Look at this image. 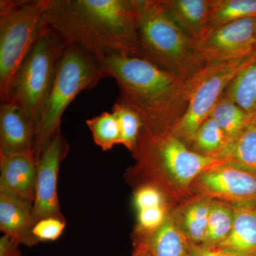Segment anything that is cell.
Wrapping results in <instances>:
<instances>
[{"mask_svg": "<svg viewBox=\"0 0 256 256\" xmlns=\"http://www.w3.org/2000/svg\"><path fill=\"white\" fill-rule=\"evenodd\" d=\"M42 22L64 43L77 45L95 57L144 58L134 0H50Z\"/></svg>", "mask_w": 256, "mask_h": 256, "instance_id": "cell-1", "label": "cell"}, {"mask_svg": "<svg viewBox=\"0 0 256 256\" xmlns=\"http://www.w3.org/2000/svg\"><path fill=\"white\" fill-rule=\"evenodd\" d=\"M96 58L117 82L119 100L138 112L143 128L170 131L182 118L190 99V80L140 57L112 54Z\"/></svg>", "mask_w": 256, "mask_h": 256, "instance_id": "cell-2", "label": "cell"}, {"mask_svg": "<svg viewBox=\"0 0 256 256\" xmlns=\"http://www.w3.org/2000/svg\"><path fill=\"white\" fill-rule=\"evenodd\" d=\"M136 164L124 175L134 188L151 184L163 192L170 210L195 196L194 182L220 162L200 156L170 131L142 128L132 153Z\"/></svg>", "mask_w": 256, "mask_h": 256, "instance_id": "cell-3", "label": "cell"}, {"mask_svg": "<svg viewBox=\"0 0 256 256\" xmlns=\"http://www.w3.org/2000/svg\"><path fill=\"white\" fill-rule=\"evenodd\" d=\"M138 43L146 60L184 80L205 66L197 42L170 16L162 0H134Z\"/></svg>", "mask_w": 256, "mask_h": 256, "instance_id": "cell-4", "label": "cell"}, {"mask_svg": "<svg viewBox=\"0 0 256 256\" xmlns=\"http://www.w3.org/2000/svg\"><path fill=\"white\" fill-rule=\"evenodd\" d=\"M109 78L94 56L68 44L60 58L53 86L36 126V163L54 136L60 130L62 116L69 104L84 90L94 88Z\"/></svg>", "mask_w": 256, "mask_h": 256, "instance_id": "cell-5", "label": "cell"}, {"mask_svg": "<svg viewBox=\"0 0 256 256\" xmlns=\"http://www.w3.org/2000/svg\"><path fill=\"white\" fill-rule=\"evenodd\" d=\"M50 0L0 1V99L8 102L20 66L38 36Z\"/></svg>", "mask_w": 256, "mask_h": 256, "instance_id": "cell-6", "label": "cell"}, {"mask_svg": "<svg viewBox=\"0 0 256 256\" xmlns=\"http://www.w3.org/2000/svg\"><path fill=\"white\" fill-rule=\"evenodd\" d=\"M66 45L42 22L38 36L15 77L9 101L20 106L36 127Z\"/></svg>", "mask_w": 256, "mask_h": 256, "instance_id": "cell-7", "label": "cell"}, {"mask_svg": "<svg viewBox=\"0 0 256 256\" xmlns=\"http://www.w3.org/2000/svg\"><path fill=\"white\" fill-rule=\"evenodd\" d=\"M250 56L208 64L188 79L190 92L188 109L170 132L188 146L198 128L210 117L217 101Z\"/></svg>", "mask_w": 256, "mask_h": 256, "instance_id": "cell-8", "label": "cell"}, {"mask_svg": "<svg viewBox=\"0 0 256 256\" xmlns=\"http://www.w3.org/2000/svg\"><path fill=\"white\" fill-rule=\"evenodd\" d=\"M195 195L230 204H256V172L222 161L194 182Z\"/></svg>", "mask_w": 256, "mask_h": 256, "instance_id": "cell-9", "label": "cell"}, {"mask_svg": "<svg viewBox=\"0 0 256 256\" xmlns=\"http://www.w3.org/2000/svg\"><path fill=\"white\" fill-rule=\"evenodd\" d=\"M197 47L205 66L250 56L256 50V18L210 28Z\"/></svg>", "mask_w": 256, "mask_h": 256, "instance_id": "cell-10", "label": "cell"}, {"mask_svg": "<svg viewBox=\"0 0 256 256\" xmlns=\"http://www.w3.org/2000/svg\"><path fill=\"white\" fill-rule=\"evenodd\" d=\"M70 146L58 131L37 162L36 196L33 204L35 222L46 218L65 220L60 210L57 182L60 163L68 154Z\"/></svg>", "mask_w": 256, "mask_h": 256, "instance_id": "cell-11", "label": "cell"}, {"mask_svg": "<svg viewBox=\"0 0 256 256\" xmlns=\"http://www.w3.org/2000/svg\"><path fill=\"white\" fill-rule=\"evenodd\" d=\"M37 163L34 150L0 153V195L34 203Z\"/></svg>", "mask_w": 256, "mask_h": 256, "instance_id": "cell-12", "label": "cell"}, {"mask_svg": "<svg viewBox=\"0 0 256 256\" xmlns=\"http://www.w3.org/2000/svg\"><path fill=\"white\" fill-rule=\"evenodd\" d=\"M34 122L12 101L0 106V153L13 154L34 150Z\"/></svg>", "mask_w": 256, "mask_h": 256, "instance_id": "cell-13", "label": "cell"}, {"mask_svg": "<svg viewBox=\"0 0 256 256\" xmlns=\"http://www.w3.org/2000/svg\"><path fill=\"white\" fill-rule=\"evenodd\" d=\"M33 204L31 202L0 195V230L20 242L33 247L40 244L33 234L34 227Z\"/></svg>", "mask_w": 256, "mask_h": 256, "instance_id": "cell-14", "label": "cell"}, {"mask_svg": "<svg viewBox=\"0 0 256 256\" xmlns=\"http://www.w3.org/2000/svg\"><path fill=\"white\" fill-rule=\"evenodd\" d=\"M233 208L232 232L216 248L239 256H256V204H234Z\"/></svg>", "mask_w": 256, "mask_h": 256, "instance_id": "cell-15", "label": "cell"}, {"mask_svg": "<svg viewBox=\"0 0 256 256\" xmlns=\"http://www.w3.org/2000/svg\"><path fill=\"white\" fill-rule=\"evenodd\" d=\"M162 2L175 22L196 42L210 30L212 0H162Z\"/></svg>", "mask_w": 256, "mask_h": 256, "instance_id": "cell-16", "label": "cell"}, {"mask_svg": "<svg viewBox=\"0 0 256 256\" xmlns=\"http://www.w3.org/2000/svg\"><path fill=\"white\" fill-rule=\"evenodd\" d=\"M142 244L150 256H190L188 242L173 218L171 212L161 226L152 233L133 236V244Z\"/></svg>", "mask_w": 256, "mask_h": 256, "instance_id": "cell-17", "label": "cell"}, {"mask_svg": "<svg viewBox=\"0 0 256 256\" xmlns=\"http://www.w3.org/2000/svg\"><path fill=\"white\" fill-rule=\"evenodd\" d=\"M212 201V198L195 195L175 210H170L178 228L192 244H203Z\"/></svg>", "mask_w": 256, "mask_h": 256, "instance_id": "cell-18", "label": "cell"}, {"mask_svg": "<svg viewBox=\"0 0 256 256\" xmlns=\"http://www.w3.org/2000/svg\"><path fill=\"white\" fill-rule=\"evenodd\" d=\"M224 94L248 114L256 116V50L238 70Z\"/></svg>", "mask_w": 256, "mask_h": 256, "instance_id": "cell-19", "label": "cell"}, {"mask_svg": "<svg viewBox=\"0 0 256 256\" xmlns=\"http://www.w3.org/2000/svg\"><path fill=\"white\" fill-rule=\"evenodd\" d=\"M230 146L223 130L214 120L208 117L198 128L188 148L200 156L222 161Z\"/></svg>", "mask_w": 256, "mask_h": 256, "instance_id": "cell-20", "label": "cell"}, {"mask_svg": "<svg viewBox=\"0 0 256 256\" xmlns=\"http://www.w3.org/2000/svg\"><path fill=\"white\" fill-rule=\"evenodd\" d=\"M210 117L223 130L230 144L255 118L240 108L224 92L212 109Z\"/></svg>", "mask_w": 256, "mask_h": 256, "instance_id": "cell-21", "label": "cell"}, {"mask_svg": "<svg viewBox=\"0 0 256 256\" xmlns=\"http://www.w3.org/2000/svg\"><path fill=\"white\" fill-rule=\"evenodd\" d=\"M222 161L256 172V116L230 144Z\"/></svg>", "mask_w": 256, "mask_h": 256, "instance_id": "cell-22", "label": "cell"}, {"mask_svg": "<svg viewBox=\"0 0 256 256\" xmlns=\"http://www.w3.org/2000/svg\"><path fill=\"white\" fill-rule=\"evenodd\" d=\"M234 222L233 205L213 200L208 217L206 236L201 246L216 248L226 240L232 232Z\"/></svg>", "mask_w": 256, "mask_h": 256, "instance_id": "cell-23", "label": "cell"}, {"mask_svg": "<svg viewBox=\"0 0 256 256\" xmlns=\"http://www.w3.org/2000/svg\"><path fill=\"white\" fill-rule=\"evenodd\" d=\"M252 18H256V0H212L210 30Z\"/></svg>", "mask_w": 256, "mask_h": 256, "instance_id": "cell-24", "label": "cell"}, {"mask_svg": "<svg viewBox=\"0 0 256 256\" xmlns=\"http://www.w3.org/2000/svg\"><path fill=\"white\" fill-rule=\"evenodd\" d=\"M86 124L92 132L94 142L102 150H110L114 146L120 144V130L118 121L112 111L104 112L88 119Z\"/></svg>", "mask_w": 256, "mask_h": 256, "instance_id": "cell-25", "label": "cell"}, {"mask_svg": "<svg viewBox=\"0 0 256 256\" xmlns=\"http://www.w3.org/2000/svg\"><path fill=\"white\" fill-rule=\"evenodd\" d=\"M112 112L118 121L120 130V144H122L132 153L143 128L142 119L138 112L119 99L114 104Z\"/></svg>", "mask_w": 256, "mask_h": 256, "instance_id": "cell-26", "label": "cell"}, {"mask_svg": "<svg viewBox=\"0 0 256 256\" xmlns=\"http://www.w3.org/2000/svg\"><path fill=\"white\" fill-rule=\"evenodd\" d=\"M133 202L136 212L138 210L169 206V202L163 192L151 184H142L134 188Z\"/></svg>", "mask_w": 256, "mask_h": 256, "instance_id": "cell-27", "label": "cell"}, {"mask_svg": "<svg viewBox=\"0 0 256 256\" xmlns=\"http://www.w3.org/2000/svg\"><path fill=\"white\" fill-rule=\"evenodd\" d=\"M66 226V220L44 218L35 224L33 234L40 242H55L63 234Z\"/></svg>", "mask_w": 256, "mask_h": 256, "instance_id": "cell-28", "label": "cell"}, {"mask_svg": "<svg viewBox=\"0 0 256 256\" xmlns=\"http://www.w3.org/2000/svg\"><path fill=\"white\" fill-rule=\"evenodd\" d=\"M20 242L6 235L0 238V256H22Z\"/></svg>", "mask_w": 256, "mask_h": 256, "instance_id": "cell-29", "label": "cell"}, {"mask_svg": "<svg viewBox=\"0 0 256 256\" xmlns=\"http://www.w3.org/2000/svg\"><path fill=\"white\" fill-rule=\"evenodd\" d=\"M190 256H239L232 252L220 250L216 248H206L191 244Z\"/></svg>", "mask_w": 256, "mask_h": 256, "instance_id": "cell-30", "label": "cell"}, {"mask_svg": "<svg viewBox=\"0 0 256 256\" xmlns=\"http://www.w3.org/2000/svg\"><path fill=\"white\" fill-rule=\"evenodd\" d=\"M133 245H134V250L131 256H150V254L144 244H134Z\"/></svg>", "mask_w": 256, "mask_h": 256, "instance_id": "cell-31", "label": "cell"}, {"mask_svg": "<svg viewBox=\"0 0 256 256\" xmlns=\"http://www.w3.org/2000/svg\"></svg>", "mask_w": 256, "mask_h": 256, "instance_id": "cell-32", "label": "cell"}]
</instances>
